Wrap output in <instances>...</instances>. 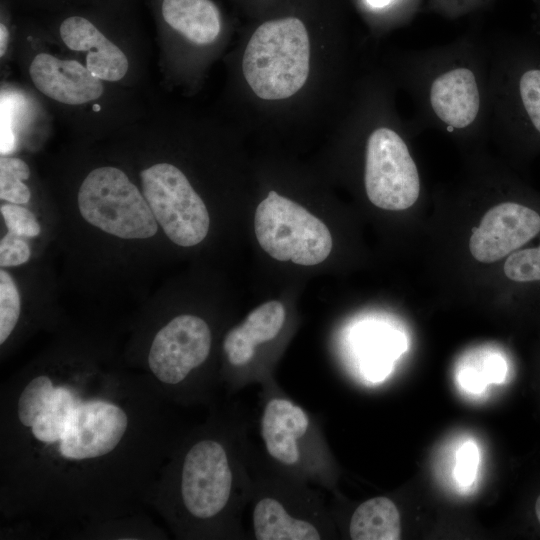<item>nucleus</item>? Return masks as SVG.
I'll use <instances>...</instances> for the list:
<instances>
[{"instance_id":"obj_28","label":"nucleus","mask_w":540,"mask_h":540,"mask_svg":"<svg viewBox=\"0 0 540 540\" xmlns=\"http://www.w3.org/2000/svg\"><path fill=\"white\" fill-rule=\"evenodd\" d=\"M9 32L4 24L0 25V56L2 57L7 49Z\"/></svg>"},{"instance_id":"obj_13","label":"nucleus","mask_w":540,"mask_h":540,"mask_svg":"<svg viewBox=\"0 0 540 540\" xmlns=\"http://www.w3.org/2000/svg\"><path fill=\"white\" fill-rule=\"evenodd\" d=\"M60 36L69 49L88 51L86 67L98 79L114 82L127 73L125 54L89 20L79 16L65 19L60 26Z\"/></svg>"},{"instance_id":"obj_29","label":"nucleus","mask_w":540,"mask_h":540,"mask_svg":"<svg viewBox=\"0 0 540 540\" xmlns=\"http://www.w3.org/2000/svg\"><path fill=\"white\" fill-rule=\"evenodd\" d=\"M535 514L540 523V495L538 496L535 502Z\"/></svg>"},{"instance_id":"obj_10","label":"nucleus","mask_w":540,"mask_h":540,"mask_svg":"<svg viewBox=\"0 0 540 540\" xmlns=\"http://www.w3.org/2000/svg\"><path fill=\"white\" fill-rule=\"evenodd\" d=\"M540 233V213L514 200L501 202L482 217L469 241L471 255L492 263L517 251Z\"/></svg>"},{"instance_id":"obj_8","label":"nucleus","mask_w":540,"mask_h":540,"mask_svg":"<svg viewBox=\"0 0 540 540\" xmlns=\"http://www.w3.org/2000/svg\"><path fill=\"white\" fill-rule=\"evenodd\" d=\"M211 330L200 317L181 314L172 318L154 336L148 364L161 382L177 384L207 359Z\"/></svg>"},{"instance_id":"obj_17","label":"nucleus","mask_w":540,"mask_h":540,"mask_svg":"<svg viewBox=\"0 0 540 540\" xmlns=\"http://www.w3.org/2000/svg\"><path fill=\"white\" fill-rule=\"evenodd\" d=\"M253 529L258 540H318L321 538L310 522L291 517L282 504L263 498L253 511Z\"/></svg>"},{"instance_id":"obj_19","label":"nucleus","mask_w":540,"mask_h":540,"mask_svg":"<svg viewBox=\"0 0 540 540\" xmlns=\"http://www.w3.org/2000/svg\"><path fill=\"white\" fill-rule=\"evenodd\" d=\"M78 403L68 388H54L45 410L32 426L35 438L46 443L60 441Z\"/></svg>"},{"instance_id":"obj_24","label":"nucleus","mask_w":540,"mask_h":540,"mask_svg":"<svg viewBox=\"0 0 540 540\" xmlns=\"http://www.w3.org/2000/svg\"><path fill=\"white\" fill-rule=\"evenodd\" d=\"M24 108V99L16 94L1 95V155L10 154L16 145L15 127Z\"/></svg>"},{"instance_id":"obj_5","label":"nucleus","mask_w":540,"mask_h":540,"mask_svg":"<svg viewBox=\"0 0 540 540\" xmlns=\"http://www.w3.org/2000/svg\"><path fill=\"white\" fill-rule=\"evenodd\" d=\"M400 122L380 121L365 140L364 187L378 208L402 211L413 206L421 192L420 173Z\"/></svg>"},{"instance_id":"obj_22","label":"nucleus","mask_w":540,"mask_h":540,"mask_svg":"<svg viewBox=\"0 0 540 540\" xmlns=\"http://www.w3.org/2000/svg\"><path fill=\"white\" fill-rule=\"evenodd\" d=\"M54 387L47 376L31 380L18 401V417L24 426H33L50 401Z\"/></svg>"},{"instance_id":"obj_18","label":"nucleus","mask_w":540,"mask_h":540,"mask_svg":"<svg viewBox=\"0 0 540 540\" xmlns=\"http://www.w3.org/2000/svg\"><path fill=\"white\" fill-rule=\"evenodd\" d=\"M353 540H398L401 536L400 514L387 497H375L360 504L349 525Z\"/></svg>"},{"instance_id":"obj_9","label":"nucleus","mask_w":540,"mask_h":540,"mask_svg":"<svg viewBox=\"0 0 540 540\" xmlns=\"http://www.w3.org/2000/svg\"><path fill=\"white\" fill-rule=\"evenodd\" d=\"M232 473L222 445L213 440L195 444L187 453L181 479L182 498L195 517L207 519L227 504Z\"/></svg>"},{"instance_id":"obj_26","label":"nucleus","mask_w":540,"mask_h":540,"mask_svg":"<svg viewBox=\"0 0 540 540\" xmlns=\"http://www.w3.org/2000/svg\"><path fill=\"white\" fill-rule=\"evenodd\" d=\"M456 477L463 485H469L476 474L478 450L475 444L468 442L458 451Z\"/></svg>"},{"instance_id":"obj_20","label":"nucleus","mask_w":540,"mask_h":540,"mask_svg":"<svg viewBox=\"0 0 540 540\" xmlns=\"http://www.w3.org/2000/svg\"><path fill=\"white\" fill-rule=\"evenodd\" d=\"M30 176V169L20 158L1 155L0 158V198L2 201L27 205L31 191L24 183Z\"/></svg>"},{"instance_id":"obj_2","label":"nucleus","mask_w":540,"mask_h":540,"mask_svg":"<svg viewBox=\"0 0 540 540\" xmlns=\"http://www.w3.org/2000/svg\"><path fill=\"white\" fill-rule=\"evenodd\" d=\"M490 44L489 130L540 149V47L521 39Z\"/></svg>"},{"instance_id":"obj_4","label":"nucleus","mask_w":540,"mask_h":540,"mask_svg":"<svg viewBox=\"0 0 540 540\" xmlns=\"http://www.w3.org/2000/svg\"><path fill=\"white\" fill-rule=\"evenodd\" d=\"M77 209L87 226L121 242H147L161 231L141 188L114 166H100L86 175L77 192Z\"/></svg>"},{"instance_id":"obj_6","label":"nucleus","mask_w":540,"mask_h":540,"mask_svg":"<svg viewBox=\"0 0 540 540\" xmlns=\"http://www.w3.org/2000/svg\"><path fill=\"white\" fill-rule=\"evenodd\" d=\"M254 229L261 248L278 261L317 265L333 246L331 233L320 219L275 191L258 205Z\"/></svg>"},{"instance_id":"obj_3","label":"nucleus","mask_w":540,"mask_h":540,"mask_svg":"<svg viewBox=\"0 0 540 540\" xmlns=\"http://www.w3.org/2000/svg\"><path fill=\"white\" fill-rule=\"evenodd\" d=\"M310 45L303 22L296 17L267 21L251 36L242 61L244 77L264 100L289 98L305 84Z\"/></svg>"},{"instance_id":"obj_14","label":"nucleus","mask_w":540,"mask_h":540,"mask_svg":"<svg viewBox=\"0 0 540 540\" xmlns=\"http://www.w3.org/2000/svg\"><path fill=\"white\" fill-rule=\"evenodd\" d=\"M308 426V416L301 407L286 399L270 400L261 419V435L269 455L286 465L297 463L300 457L297 440Z\"/></svg>"},{"instance_id":"obj_12","label":"nucleus","mask_w":540,"mask_h":540,"mask_svg":"<svg viewBox=\"0 0 540 540\" xmlns=\"http://www.w3.org/2000/svg\"><path fill=\"white\" fill-rule=\"evenodd\" d=\"M29 74L40 92L64 104H84L103 93L100 79L75 60H62L40 53L31 62Z\"/></svg>"},{"instance_id":"obj_25","label":"nucleus","mask_w":540,"mask_h":540,"mask_svg":"<svg viewBox=\"0 0 540 540\" xmlns=\"http://www.w3.org/2000/svg\"><path fill=\"white\" fill-rule=\"evenodd\" d=\"M31 256L30 240L6 230L0 240V267H20L28 263Z\"/></svg>"},{"instance_id":"obj_1","label":"nucleus","mask_w":540,"mask_h":540,"mask_svg":"<svg viewBox=\"0 0 540 540\" xmlns=\"http://www.w3.org/2000/svg\"><path fill=\"white\" fill-rule=\"evenodd\" d=\"M490 62V44L473 35L407 53L401 78L415 124L462 139L489 131Z\"/></svg>"},{"instance_id":"obj_27","label":"nucleus","mask_w":540,"mask_h":540,"mask_svg":"<svg viewBox=\"0 0 540 540\" xmlns=\"http://www.w3.org/2000/svg\"><path fill=\"white\" fill-rule=\"evenodd\" d=\"M399 0H364V3L371 10H384L395 5Z\"/></svg>"},{"instance_id":"obj_30","label":"nucleus","mask_w":540,"mask_h":540,"mask_svg":"<svg viewBox=\"0 0 540 540\" xmlns=\"http://www.w3.org/2000/svg\"><path fill=\"white\" fill-rule=\"evenodd\" d=\"M536 1H537L538 5H539V8H540V0H536Z\"/></svg>"},{"instance_id":"obj_11","label":"nucleus","mask_w":540,"mask_h":540,"mask_svg":"<svg viewBox=\"0 0 540 540\" xmlns=\"http://www.w3.org/2000/svg\"><path fill=\"white\" fill-rule=\"evenodd\" d=\"M127 424L125 412L114 404L78 403L60 440L59 451L63 457L74 460L105 455L118 445Z\"/></svg>"},{"instance_id":"obj_16","label":"nucleus","mask_w":540,"mask_h":540,"mask_svg":"<svg viewBox=\"0 0 540 540\" xmlns=\"http://www.w3.org/2000/svg\"><path fill=\"white\" fill-rule=\"evenodd\" d=\"M162 15L173 29L199 45L214 42L221 30L220 13L211 0H163Z\"/></svg>"},{"instance_id":"obj_7","label":"nucleus","mask_w":540,"mask_h":540,"mask_svg":"<svg viewBox=\"0 0 540 540\" xmlns=\"http://www.w3.org/2000/svg\"><path fill=\"white\" fill-rule=\"evenodd\" d=\"M141 191L163 234L181 247L200 244L210 229L208 209L185 174L160 162L139 173Z\"/></svg>"},{"instance_id":"obj_23","label":"nucleus","mask_w":540,"mask_h":540,"mask_svg":"<svg viewBox=\"0 0 540 540\" xmlns=\"http://www.w3.org/2000/svg\"><path fill=\"white\" fill-rule=\"evenodd\" d=\"M0 213L7 231L30 241L41 235V222L37 215L26 205H18L4 201V203H1Z\"/></svg>"},{"instance_id":"obj_21","label":"nucleus","mask_w":540,"mask_h":540,"mask_svg":"<svg viewBox=\"0 0 540 540\" xmlns=\"http://www.w3.org/2000/svg\"><path fill=\"white\" fill-rule=\"evenodd\" d=\"M9 268L0 269V343L4 344L16 327L22 308L20 285Z\"/></svg>"},{"instance_id":"obj_15","label":"nucleus","mask_w":540,"mask_h":540,"mask_svg":"<svg viewBox=\"0 0 540 540\" xmlns=\"http://www.w3.org/2000/svg\"><path fill=\"white\" fill-rule=\"evenodd\" d=\"M286 317L279 301L266 302L253 311L224 338L223 349L230 364L242 366L252 360L255 347L274 339L281 330Z\"/></svg>"}]
</instances>
